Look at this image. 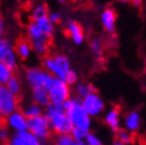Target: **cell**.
I'll use <instances>...</instances> for the list:
<instances>
[{
	"instance_id": "cell-1",
	"label": "cell",
	"mask_w": 146,
	"mask_h": 145,
	"mask_svg": "<svg viewBox=\"0 0 146 145\" xmlns=\"http://www.w3.org/2000/svg\"><path fill=\"white\" fill-rule=\"evenodd\" d=\"M65 113L70 118L73 128H79L84 132H91L92 128V118L86 113L82 107L81 100L77 96H70L68 100L62 104Z\"/></svg>"
},
{
	"instance_id": "cell-2",
	"label": "cell",
	"mask_w": 146,
	"mask_h": 145,
	"mask_svg": "<svg viewBox=\"0 0 146 145\" xmlns=\"http://www.w3.org/2000/svg\"><path fill=\"white\" fill-rule=\"evenodd\" d=\"M45 115L49 119L52 133L55 135L70 134L73 124L62 105L50 103L45 108Z\"/></svg>"
},
{
	"instance_id": "cell-3",
	"label": "cell",
	"mask_w": 146,
	"mask_h": 145,
	"mask_svg": "<svg viewBox=\"0 0 146 145\" xmlns=\"http://www.w3.org/2000/svg\"><path fill=\"white\" fill-rule=\"evenodd\" d=\"M26 36L28 42L31 44L34 53L40 57L48 56L51 39L39 29L36 23L33 21H30L26 27Z\"/></svg>"
},
{
	"instance_id": "cell-4",
	"label": "cell",
	"mask_w": 146,
	"mask_h": 145,
	"mask_svg": "<svg viewBox=\"0 0 146 145\" xmlns=\"http://www.w3.org/2000/svg\"><path fill=\"white\" fill-rule=\"evenodd\" d=\"M24 76H25L26 83L31 88V90L37 89V88H45L48 90L55 79L44 67H28L25 71Z\"/></svg>"
},
{
	"instance_id": "cell-5",
	"label": "cell",
	"mask_w": 146,
	"mask_h": 145,
	"mask_svg": "<svg viewBox=\"0 0 146 145\" xmlns=\"http://www.w3.org/2000/svg\"><path fill=\"white\" fill-rule=\"evenodd\" d=\"M32 135L36 137L42 142H47L52 137V130H51L49 119L46 115H40L38 117H34L28 119V130Z\"/></svg>"
},
{
	"instance_id": "cell-6",
	"label": "cell",
	"mask_w": 146,
	"mask_h": 145,
	"mask_svg": "<svg viewBox=\"0 0 146 145\" xmlns=\"http://www.w3.org/2000/svg\"><path fill=\"white\" fill-rule=\"evenodd\" d=\"M82 107L91 118H98L104 115L106 103L98 92L94 91L81 100Z\"/></svg>"
},
{
	"instance_id": "cell-7",
	"label": "cell",
	"mask_w": 146,
	"mask_h": 145,
	"mask_svg": "<svg viewBox=\"0 0 146 145\" xmlns=\"http://www.w3.org/2000/svg\"><path fill=\"white\" fill-rule=\"evenodd\" d=\"M48 93L50 103L62 105L72 96V88L65 81L55 78L53 83L49 87Z\"/></svg>"
},
{
	"instance_id": "cell-8",
	"label": "cell",
	"mask_w": 146,
	"mask_h": 145,
	"mask_svg": "<svg viewBox=\"0 0 146 145\" xmlns=\"http://www.w3.org/2000/svg\"><path fill=\"white\" fill-rule=\"evenodd\" d=\"M0 61L4 62L14 72L19 67V58L15 51L14 44L5 36L0 37Z\"/></svg>"
},
{
	"instance_id": "cell-9",
	"label": "cell",
	"mask_w": 146,
	"mask_h": 145,
	"mask_svg": "<svg viewBox=\"0 0 146 145\" xmlns=\"http://www.w3.org/2000/svg\"><path fill=\"white\" fill-rule=\"evenodd\" d=\"M0 107L2 118L18 111L20 108L19 98L11 93L4 85H0Z\"/></svg>"
},
{
	"instance_id": "cell-10",
	"label": "cell",
	"mask_w": 146,
	"mask_h": 145,
	"mask_svg": "<svg viewBox=\"0 0 146 145\" xmlns=\"http://www.w3.org/2000/svg\"><path fill=\"white\" fill-rule=\"evenodd\" d=\"M6 128L13 131L14 133L24 132L28 130V119L22 113L21 110L14 112L4 118Z\"/></svg>"
},
{
	"instance_id": "cell-11",
	"label": "cell",
	"mask_w": 146,
	"mask_h": 145,
	"mask_svg": "<svg viewBox=\"0 0 146 145\" xmlns=\"http://www.w3.org/2000/svg\"><path fill=\"white\" fill-rule=\"evenodd\" d=\"M65 31L70 41L77 46H81L85 42V31L83 26L76 20H68L65 23Z\"/></svg>"
},
{
	"instance_id": "cell-12",
	"label": "cell",
	"mask_w": 146,
	"mask_h": 145,
	"mask_svg": "<svg viewBox=\"0 0 146 145\" xmlns=\"http://www.w3.org/2000/svg\"><path fill=\"white\" fill-rule=\"evenodd\" d=\"M11 145H46L47 143L42 142L36 137L32 135L29 131L13 133L11 139L9 140Z\"/></svg>"
},
{
	"instance_id": "cell-13",
	"label": "cell",
	"mask_w": 146,
	"mask_h": 145,
	"mask_svg": "<svg viewBox=\"0 0 146 145\" xmlns=\"http://www.w3.org/2000/svg\"><path fill=\"white\" fill-rule=\"evenodd\" d=\"M104 122L114 133H117L122 126V117L120 110L117 107H112L104 113Z\"/></svg>"
},
{
	"instance_id": "cell-14",
	"label": "cell",
	"mask_w": 146,
	"mask_h": 145,
	"mask_svg": "<svg viewBox=\"0 0 146 145\" xmlns=\"http://www.w3.org/2000/svg\"><path fill=\"white\" fill-rule=\"evenodd\" d=\"M142 124L141 115L137 110H129L122 117V126L124 130L129 131V133H136L140 130Z\"/></svg>"
},
{
	"instance_id": "cell-15",
	"label": "cell",
	"mask_w": 146,
	"mask_h": 145,
	"mask_svg": "<svg viewBox=\"0 0 146 145\" xmlns=\"http://www.w3.org/2000/svg\"><path fill=\"white\" fill-rule=\"evenodd\" d=\"M116 21H117V15L115 9L112 7H106L101 13V24L105 31L113 33L116 29Z\"/></svg>"
},
{
	"instance_id": "cell-16",
	"label": "cell",
	"mask_w": 146,
	"mask_h": 145,
	"mask_svg": "<svg viewBox=\"0 0 146 145\" xmlns=\"http://www.w3.org/2000/svg\"><path fill=\"white\" fill-rule=\"evenodd\" d=\"M42 67L45 69L49 74L53 76L54 78L65 81V77H66V72H64L60 67L57 65V63L54 60L53 56H46L42 59Z\"/></svg>"
},
{
	"instance_id": "cell-17",
	"label": "cell",
	"mask_w": 146,
	"mask_h": 145,
	"mask_svg": "<svg viewBox=\"0 0 146 145\" xmlns=\"http://www.w3.org/2000/svg\"><path fill=\"white\" fill-rule=\"evenodd\" d=\"M15 51H16L18 58L21 59V60H27L31 56V53L33 52L32 51V47H31V44L28 42V39H20L19 42L16 44Z\"/></svg>"
},
{
	"instance_id": "cell-18",
	"label": "cell",
	"mask_w": 146,
	"mask_h": 145,
	"mask_svg": "<svg viewBox=\"0 0 146 145\" xmlns=\"http://www.w3.org/2000/svg\"><path fill=\"white\" fill-rule=\"evenodd\" d=\"M96 91V87L92 83L90 82H85V81H79L78 83L74 86V93L75 96L78 98L82 100L85 96H87L88 94L92 93V92Z\"/></svg>"
},
{
	"instance_id": "cell-19",
	"label": "cell",
	"mask_w": 146,
	"mask_h": 145,
	"mask_svg": "<svg viewBox=\"0 0 146 145\" xmlns=\"http://www.w3.org/2000/svg\"><path fill=\"white\" fill-rule=\"evenodd\" d=\"M31 102L37 104L42 108H46L50 104L48 90L45 88H37L31 90Z\"/></svg>"
},
{
	"instance_id": "cell-20",
	"label": "cell",
	"mask_w": 146,
	"mask_h": 145,
	"mask_svg": "<svg viewBox=\"0 0 146 145\" xmlns=\"http://www.w3.org/2000/svg\"><path fill=\"white\" fill-rule=\"evenodd\" d=\"M22 113L26 116L27 119L34 117H38L40 115L45 114V108H42V106H39L37 104L30 102V103L26 104L25 106L22 108Z\"/></svg>"
},
{
	"instance_id": "cell-21",
	"label": "cell",
	"mask_w": 146,
	"mask_h": 145,
	"mask_svg": "<svg viewBox=\"0 0 146 145\" xmlns=\"http://www.w3.org/2000/svg\"><path fill=\"white\" fill-rule=\"evenodd\" d=\"M33 22L36 23V25L39 27V29L46 35L48 36V37H50V39H52V36H53L54 32H55V25L49 20L48 16L40 18V19L36 20V21H33Z\"/></svg>"
},
{
	"instance_id": "cell-22",
	"label": "cell",
	"mask_w": 146,
	"mask_h": 145,
	"mask_svg": "<svg viewBox=\"0 0 146 145\" xmlns=\"http://www.w3.org/2000/svg\"><path fill=\"white\" fill-rule=\"evenodd\" d=\"M4 86L7 88V90H9L11 93H13L14 95L18 96V98H19L20 95H21V93H22V90H23L22 81H21V79L16 75L13 76Z\"/></svg>"
},
{
	"instance_id": "cell-23",
	"label": "cell",
	"mask_w": 146,
	"mask_h": 145,
	"mask_svg": "<svg viewBox=\"0 0 146 145\" xmlns=\"http://www.w3.org/2000/svg\"><path fill=\"white\" fill-rule=\"evenodd\" d=\"M48 14H49V11L47 5L44 4V3H38L36 5H34L32 7V9H31V13H30L31 21H36V20L40 19V18L48 16Z\"/></svg>"
},
{
	"instance_id": "cell-24",
	"label": "cell",
	"mask_w": 146,
	"mask_h": 145,
	"mask_svg": "<svg viewBox=\"0 0 146 145\" xmlns=\"http://www.w3.org/2000/svg\"><path fill=\"white\" fill-rule=\"evenodd\" d=\"M53 58H54V60H55V62L57 63V65H58L64 72L68 74V71L72 70L70 60L65 54L57 53V54H55V55H53Z\"/></svg>"
},
{
	"instance_id": "cell-25",
	"label": "cell",
	"mask_w": 146,
	"mask_h": 145,
	"mask_svg": "<svg viewBox=\"0 0 146 145\" xmlns=\"http://www.w3.org/2000/svg\"><path fill=\"white\" fill-rule=\"evenodd\" d=\"M14 71L11 70L4 62L0 61V85H5L9 79L15 75Z\"/></svg>"
},
{
	"instance_id": "cell-26",
	"label": "cell",
	"mask_w": 146,
	"mask_h": 145,
	"mask_svg": "<svg viewBox=\"0 0 146 145\" xmlns=\"http://www.w3.org/2000/svg\"><path fill=\"white\" fill-rule=\"evenodd\" d=\"M54 145H82L74 139L70 134L56 135L54 138Z\"/></svg>"
},
{
	"instance_id": "cell-27",
	"label": "cell",
	"mask_w": 146,
	"mask_h": 145,
	"mask_svg": "<svg viewBox=\"0 0 146 145\" xmlns=\"http://www.w3.org/2000/svg\"><path fill=\"white\" fill-rule=\"evenodd\" d=\"M89 47L90 51L96 57H101L103 55V51H104V48H103V43L98 37H93L91 39L89 43Z\"/></svg>"
},
{
	"instance_id": "cell-28",
	"label": "cell",
	"mask_w": 146,
	"mask_h": 145,
	"mask_svg": "<svg viewBox=\"0 0 146 145\" xmlns=\"http://www.w3.org/2000/svg\"><path fill=\"white\" fill-rule=\"evenodd\" d=\"M116 140L120 141L124 145H129L133 142V134L124 128H120L116 133Z\"/></svg>"
},
{
	"instance_id": "cell-29",
	"label": "cell",
	"mask_w": 146,
	"mask_h": 145,
	"mask_svg": "<svg viewBox=\"0 0 146 145\" xmlns=\"http://www.w3.org/2000/svg\"><path fill=\"white\" fill-rule=\"evenodd\" d=\"M85 145H104L103 140L100 138L96 134L92 133V132H88L85 137Z\"/></svg>"
},
{
	"instance_id": "cell-30",
	"label": "cell",
	"mask_w": 146,
	"mask_h": 145,
	"mask_svg": "<svg viewBox=\"0 0 146 145\" xmlns=\"http://www.w3.org/2000/svg\"><path fill=\"white\" fill-rule=\"evenodd\" d=\"M86 134H87V132H84V131H82V130H79V128H73V130L70 132V135L73 136L74 139L82 145H85L84 141H85Z\"/></svg>"
},
{
	"instance_id": "cell-31",
	"label": "cell",
	"mask_w": 146,
	"mask_h": 145,
	"mask_svg": "<svg viewBox=\"0 0 146 145\" xmlns=\"http://www.w3.org/2000/svg\"><path fill=\"white\" fill-rule=\"evenodd\" d=\"M65 82L70 85V86H75L77 83L79 82V75L78 72L75 70L68 71V74H66V77H65Z\"/></svg>"
},
{
	"instance_id": "cell-32",
	"label": "cell",
	"mask_w": 146,
	"mask_h": 145,
	"mask_svg": "<svg viewBox=\"0 0 146 145\" xmlns=\"http://www.w3.org/2000/svg\"><path fill=\"white\" fill-rule=\"evenodd\" d=\"M48 18L50 20L51 22L53 23L54 25L55 24H58L60 21H61V18H62V15L57 11H49L48 14Z\"/></svg>"
},
{
	"instance_id": "cell-33",
	"label": "cell",
	"mask_w": 146,
	"mask_h": 145,
	"mask_svg": "<svg viewBox=\"0 0 146 145\" xmlns=\"http://www.w3.org/2000/svg\"><path fill=\"white\" fill-rule=\"evenodd\" d=\"M11 132L6 126L0 130V142H2L5 144L6 142H9V140L11 139Z\"/></svg>"
},
{
	"instance_id": "cell-34",
	"label": "cell",
	"mask_w": 146,
	"mask_h": 145,
	"mask_svg": "<svg viewBox=\"0 0 146 145\" xmlns=\"http://www.w3.org/2000/svg\"><path fill=\"white\" fill-rule=\"evenodd\" d=\"M4 32H5V24H4V19L2 15L0 13V37L4 36Z\"/></svg>"
},
{
	"instance_id": "cell-35",
	"label": "cell",
	"mask_w": 146,
	"mask_h": 145,
	"mask_svg": "<svg viewBox=\"0 0 146 145\" xmlns=\"http://www.w3.org/2000/svg\"><path fill=\"white\" fill-rule=\"evenodd\" d=\"M131 3L136 7H139L142 4V0H131Z\"/></svg>"
},
{
	"instance_id": "cell-36",
	"label": "cell",
	"mask_w": 146,
	"mask_h": 145,
	"mask_svg": "<svg viewBox=\"0 0 146 145\" xmlns=\"http://www.w3.org/2000/svg\"><path fill=\"white\" fill-rule=\"evenodd\" d=\"M5 126V122H4V120L2 119V117H0V130L3 128Z\"/></svg>"
},
{
	"instance_id": "cell-37",
	"label": "cell",
	"mask_w": 146,
	"mask_h": 145,
	"mask_svg": "<svg viewBox=\"0 0 146 145\" xmlns=\"http://www.w3.org/2000/svg\"><path fill=\"white\" fill-rule=\"evenodd\" d=\"M112 145H124V144H123V143H121L120 141H118V140H115V141L113 142Z\"/></svg>"
},
{
	"instance_id": "cell-38",
	"label": "cell",
	"mask_w": 146,
	"mask_h": 145,
	"mask_svg": "<svg viewBox=\"0 0 146 145\" xmlns=\"http://www.w3.org/2000/svg\"><path fill=\"white\" fill-rule=\"evenodd\" d=\"M119 1H120L121 3H124V4H125V3H129V2H131V0H119Z\"/></svg>"
},
{
	"instance_id": "cell-39",
	"label": "cell",
	"mask_w": 146,
	"mask_h": 145,
	"mask_svg": "<svg viewBox=\"0 0 146 145\" xmlns=\"http://www.w3.org/2000/svg\"><path fill=\"white\" fill-rule=\"evenodd\" d=\"M56 1H57L58 3H60V4H63V3L66 2V0H56Z\"/></svg>"
},
{
	"instance_id": "cell-40",
	"label": "cell",
	"mask_w": 146,
	"mask_h": 145,
	"mask_svg": "<svg viewBox=\"0 0 146 145\" xmlns=\"http://www.w3.org/2000/svg\"><path fill=\"white\" fill-rule=\"evenodd\" d=\"M0 117H2V113H1V107H0Z\"/></svg>"
}]
</instances>
